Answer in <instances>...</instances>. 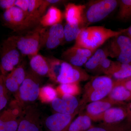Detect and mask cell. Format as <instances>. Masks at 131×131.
I'll return each mask as SVG.
<instances>
[{
    "mask_svg": "<svg viewBox=\"0 0 131 131\" xmlns=\"http://www.w3.org/2000/svg\"><path fill=\"white\" fill-rule=\"evenodd\" d=\"M107 75L115 81H122L131 78V62L123 63L114 62L111 70Z\"/></svg>",
    "mask_w": 131,
    "mask_h": 131,
    "instance_id": "obj_20",
    "label": "cell"
},
{
    "mask_svg": "<svg viewBox=\"0 0 131 131\" xmlns=\"http://www.w3.org/2000/svg\"><path fill=\"white\" fill-rule=\"evenodd\" d=\"M63 14L61 10L57 8L52 6L49 8L46 13L40 19V24L45 27L51 26L61 24Z\"/></svg>",
    "mask_w": 131,
    "mask_h": 131,
    "instance_id": "obj_23",
    "label": "cell"
},
{
    "mask_svg": "<svg viewBox=\"0 0 131 131\" xmlns=\"http://www.w3.org/2000/svg\"><path fill=\"white\" fill-rule=\"evenodd\" d=\"M92 119L86 114H81L70 124L68 131H86L93 126Z\"/></svg>",
    "mask_w": 131,
    "mask_h": 131,
    "instance_id": "obj_24",
    "label": "cell"
},
{
    "mask_svg": "<svg viewBox=\"0 0 131 131\" xmlns=\"http://www.w3.org/2000/svg\"><path fill=\"white\" fill-rule=\"evenodd\" d=\"M9 91L5 86L4 76L0 75V112L4 109L9 100Z\"/></svg>",
    "mask_w": 131,
    "mask_h": 131,
    "instance_id": "obj_32",
    "label": "cell"
},
{
    "mask_svg": "<svg viewBox=\"0 0 131 131\" xmlns=\"http://www.w3.org/2000/svg\"><path fill=\"white\" fill-rule=\"evenodd\" d=\"M30 58L31 71L40 77L48 76L49 68L47 58L38 54L30 57Z\"/></svg>",
    "mask_w": 131,
    "mask_h": 131,
    "instance_id": "obj_19",
    "label": "cell"
},
{
    "mask_svg": "<svg viewBox=\"0 0 131 131\" xmlns=\"http://www.w3.org/2000/svg\"><path fill=\"white\" fill-rule=\"evenodd\" d=\"M114 81L108 75L92 78L84 86V93L80 102L81 108L87 103L104 99L112 89Z\"/></svg>",
    "mask_w": 131,
    "mask_h": 131,
    "instance_id": "obj_3",
    "label": "cell"
},
{
    "mask_svg": "<svg viewBox=\"0 0 131 131\" xmlns=\"http://www.w3.org/2000/svg\"><path fill=\"white\" fill-rule=\"evenodd\" d=\"M126 107L127 112L126 122L127 124L131 126V101L127 105Z\"/></svg>",
    "mask_w": 131,
    "mask_h": 131,
    "instance_id": "obj_38",
    "label": "cell"
},
{
    "mask_svg": "<svg viewBox=\"0 0 131 131\" xmlns=\"http://www.w3.org/2000/svg\"><path fill=\"white\" fill-rule=\"evenodd\" d=\"M127 117L126 107H113L107 110L101 115L98 121H102L104 124L115 125L123 123Z\"/></svg>",
    "mask_w": 131,
    "mask_h": 131,
    "instance_id": "obj_18",
    "label": "cell"
},
{
    "mask_svg": "<svg viewBox=\"0 0 131 131\" xmlns=\"http://www.w3.org/2000/svg\"><path fill=\"white\" fill-rule=\"evenodd\" d=\"M15 0H0V8L7 10L15 6Z\"/></svg>",
    "mask_w": 131,
    "mask_h": 131,
    "instance_id": "obj_36",
    "label": "cell"
},
{
    "mask_svg": "<svg viewBox=\"0 0 131 131\" xmlns=\"http://www.w3.org/2000/svg\"><path fill=\"white\" fill-rule=\"evenodd\" d=\"M126 122L115 125L102 123L98 126H93L86 131H122L131 128Z\"/></svg>",
    "mask_w": 131,
    "mask_h": 131,
    "instance_id": "obj_28",
    "label": "cell"
},
{
    "mask_svg": "<svg viewBox=\"0 0 131 131\" xmlns=\"http://www.w3.org/2000/svg\"><path fill=\"white\" fill-rule=\"evenodd\" d=\"M79 83L75 82L60 84L56 89L58 95L59 97L64 95L74 96L78 95L81 91Z\"/></svg>",
    "mask_w": 131,
    "mask_h": 131,
    "instance_id": "obj_27",
    "label": "cell"
},
{
    "mask_svg": "<svg viewBox=\"0 0 131 131\" xmlns=\"http://www.w3.org/2000/svg\"><path fill=\"white\" fill-rule=\"evenodd\" d=\"M21 55L9 38L4 40L0 49L1 74L6 75L19 65L21 61Z\"/></svg>",
    "mask_w": 131,
    "mask_h": 131,
    "instance_id": "obj_6",
    "label": "cell"
},
{
    "mask_svg": "<svg viewBox=\"0 0 131 131\" xmlns=\"http://www.w3.org/2000/svg\"><path fill=\"white\" fill-rule=\"evenodd\" d=\"M2 17L5 25L14 30H24L32 26L24 12L15 6L5 10Z\"/></svg>",
    "mask_w": 131,
    "mask_h": 131,
    "instance_id": "obj_10",
    "label": "cell"
},
{
    "mask_svg": "<svg viewBox=\"0 0 131 131\" xmlns=\"http://www.w3.org/2000/svg\"><path fill=\"white\" fill-rule=\"evenodd\" d=\"M43 121L40 110L35 104L22 110L17 131H42Z\"/></svg>",
    "mask_w": 131,
    "mask_h": 131,
    "instance_id": "obj_8",
    "label": "cell"
},
{
    "mask_svg": "<svg viewBox=\"0 0 131 131\" xmlns=\"http://www.w3.org/2000/svg\"><path fill=\"white\" fill-rule=\"evenodd\" d=\"M107 49L108 56L121 63L131 62V39L121 35L113 38Z\"/></svg>",
    "mask_w": 131,
    "mask_h": 131,
    "instance_id": "obj_7",
    "label": "cell"
},
{
    "mask_svg": "<svg viewBox=\"0 0 131 131\" xmlns=\"http://www.w3.org/2000/svg\"><path fill=\"white\" fill-rule=\"evenodd\" d=\"M43 32L45 35L57 39L62 42L64 39V27L61 24L51 26L46 32H45L44 30Z\"/></svg>",
    "mask_w": 131,
    "mask_h": 131,
    "instance_id": "obj_31",
    "label": "cell"
},
{
    "mask_svg": "<svg viewBox=\"0 0 131 131\" xmlns=\"http://www.w3.org/2000/svg\"><path fill=\"white\" fill-rule=\"evenodd\" d=\"M47 59L49 68L48 77L52 81L57 83V79L61 72L63 60L54 57Z\"/></svg>",
    "mask_w": 131,
    "mask_h": 131,
    "instance_id": "obj_26",
    "label": "cell"
},
{
    "mask_svg": "<svg viewBox=\"0 0 131 131\" xmlns=\"http://www.w3.org/2000/svg\"><path fill=\"white\" fill-rule=\"evenodd\" d=\"M78 113L71 115L56 113L43 121L42 131H68L70 124Z\"/></svg>",
    "mask_w": 131,
    "mask_h": 131,
    "instance_id": "obj_11",
    "label": "cell"
},
{
    "mask_svg": "<svg viewBox=\"0 0 131 131\" xmlns=\"http://www.w3.org/2000/svg\"><path fill=\"white\" fill-rule=\"evenodd\" d=\"M124 105L115 101L109 98L90 102L86 106L85 114L89 116L92 121H97L99 117L110 108L115 106Z\"/></svg>",
    "mask_w": 131,
    "mask_h": 131,
    "instance_id": "obj_14",
    "label": "cell"
},
{
    "mask_svg": "<svg viewBox=\"0 0 131 131\" xmlns=\"http://www.w3.org/2000/svg\"><path fill=\"white\" fill-rule=\"evenodd\" d=\"M122 131H131V128L129 129H126V130H124Z\"/></svg>",
    "mask_w": 131,
    "mask_h": 131,
    "instance_id": "obj_41",
    "label": "cell"
},
{
    "mask_svg": "<svg viewBox=\"0 0 131 131\" xmlns=\"http://www.w3.org/2000/svg\"><path fill=\"white\" fill-rule=\"evenodd\" d=\"M83 28L81 26L71 25L66 23L64 27V39L67 42L75 40Z\"/></svg>",
    "mask_w": 131,
    "mask_h": 131,
    "instance_id": "obj_30",
    "label": "cell"
},
{
    "mask_svg": "<svg viewBox=\"0 0 131 131\" xmlns=\"http://www.w3.org/2000/svg\"><path fill=\"white\" fill-rule=\"evenodd\" d=\"M0 131H7L4 122L0 118Z\"/></svg>",
    "mask_w": 131,
    "mask_h": 131,
    "instance_id": "obj_39",
    "label": "cell"
},
{
    "mask_svg": "<svg viewBox=\"0 0 131 131\" xmlns=\"http://www.w3.org/2000/svg\"><path fill=\"white\" fill-rule=\"evenodd\" d=\"M85 5H77L69 3L66 5L64 12V17L66 23L71 25L81 26L84 23Z\"/></svg>",
    "mask_w": 131,
    "mask_h": 131,
    "instance_id": "obj_17",
    "label": "cell"
},
{
    "mask_svg": "<svg viewBox=\"0 0 131 131\" xmlns=\"http://www.w3.org/2000/svg\"><path fill=\"white\" fill-rule=\"evenodd\" d=\"M119 9L117 18L122 21L131 19V0L119 1Z\"/></svg>",
    "mask_w": 131,
    "mask_h": 131,
    "instance_id": "obj_29",
    "label": "cell"
},
{
    "mask_svg": "<svg viewBox=\"0 0 131 131\" xmlns=\"http://www.w3.org/2000/svg\"><path fill=\"white\" fill-rule=\"evenodd\" d=\"M63 1L59 0H43L42 4L38 10L39 15L40 16H42L45 12L47 8L50 5L58 4Z\"/></svg>",
    "mask_w": 131,
    "mask_h": 131,
    "instance_id": "obj_34",
    "label": "cell"
},
{
    "mask_svg": "<svg viewBox=\"0 0 131 131\" xmlns=\"http://www.w3.org/2000/svg\"><path fill=\"white\" fill-rule=\"evenodd\" d=\"M26 72L24 64H20L9 74L4 76L5 86L9 93L15 95L25 78Z\"/></svg>",
    "mask_w": 131,
    "mask_h": 131,
    "instance_id": "obj_16",
    "label": "cell"
},
{
    "mask_svg": "<svg viewBox=\"0 0 131 131\" xmlns=\"http://www.w3.org/2000/svg\"><path fill=\"white\" fill-rule=\"evenodd\" d=\"M94 52L89 49L73 46L64 52L62 57L63 61L81 68L85 65Z\"/></svg>",
    "mask_w": 131,
    "mask_h": 131,
    "instance_id": "obj_13",
    "label": "cell"
},
{
    "mask_svg": "<svg viewBox=\"0 0 131 131\" xmlns=\"http://www.w3.org/2000/svg\"><path fill=\"white\" fill-rule=\"evenodd\" d=\"M108 56L106 49H97L84 65L86 70L91 73L98 72L101 64Z\"/></svg>",
    "mask_w": 131,
    "mask_h": 131,
    "instance_id": "obj_21",
    "label": "cell"
},
{
    "mask_svg": "<svg viewBox=\"0 0 131 131\" xmlns=\"http://www.w3.org/2000/svg\"><path fill=\"white\" fill-rule=\"evenodd\" d=\"M119 84L124 86L127 89L131 91V78L122 81H116Z\"/></svg>",
    "mask_w": 131,
    "mask_h": 131,
    "instance_id": "obj_37",
    "label": "cell"
},
{
    "mask_svg": "<svg viewBox=\"0 0 131 131\" xmlns=\"http://www.w3.org/2000/svg\"><path fill=\"white\" fill-rule=\"evenodd\" d=\"M41 80L40 77L31 71L26 72L25 78L14 95L15 103L22 109L35 104L38 98Z\"/></svg>",
    "mask_w": 131,
    "mask_h": 131,
    "instance_id": "obj_2",
    "label": "cell"
},
{
    "mask_svg": "<svg viewBox=\"0 0 131 131\" xmlns=\"http://www.w3.org/2000/svg\"><path fill=\"white\" fill-rule=\"evenodd\" d=\"M126 28L113 30L101 26L83 27L75 40L74 46L95 52L108 39L125 33Z\"/></svg>",
    "mask_w": 131,
    "mask_h": 131,
    "instance_id": "obj_1",
    "label": "cell"
},
{
    "mask_svg": "<svg viewBox=\"0 0 131 131\" xmlns=\"http://www.w3.org/2000/svg\"><path fill=\"white\" fill-rule=\"evenodd\" d=\"M15 6L23 11L27 18L28 16V0H16Z\"/></svg>",
    "mask_w": 131,
    "mask_h": 131,
    "instance_id": "obj_35",
    "label": "cell"
},
{
    "mask_svg": "<svg viewBox=\"0 0 131 131\" xmlns=\"http://www.w3.org/2000/svg\"><path fill=\"white\" fill-rule=\"evenodd\" d=\"M114 62L109 59L106 58L101 64L98 72L104 73L107 75L112 67Z\"/></svg>",
    "mask_w": 131,
    "mask_h": 131,
    "instance_id": "obj_33",
    "label": "cell"
},
{
    "mask_svg": "<svg viewBox=\"0 0 131 131\" xmlns=\"http://www.w3.org/2000/svg\"><path fill=\"white\" fill-rule=\"evenodd\" d=\"M58 96L56 89L51 85H46L40 88L38 98L42 103H51Z\"/></svg>",
    "mask_w": 131,
    "mask_h": 131,
    "instance_id": "obj_25",
    "label": "cell"
},
{
    "mask_svg": "<svg viewBox=\"0 0 131 131\" xmlns=\"http://www.w3.org/2000/svg\"><path fill=\"white\" fill-rule=\"evenodd\" d=\"M42 30L38 27L25 35L9 38L21 55L31 57L38 54L39 51Z\"/></svg>",
    "mask_w": 131,
    "mask_h": 131,
    "instance_id": "obj_5",
    "label": "cell"
},
{
    "mask_svg": "<svg viewBox=\"0 0 131 131\" xmlns=\"http://www.w3.org/2000/svg\"><path fill=\"white\" fill-rule=\"evenodd\" d=\"M118 4L116 0L91 1L84 11V22L92 24L101 21L113 12Z\"/></svg>",
    "mask_w": 131,
    "mask_h": 131,
    "instance_id": "obj_4",
    "label": "cell"
},
{
    "mask_svg": "<svg viewBox=\"0 0 131 131\" xmlns=\"http://www.w3.org/2000/svg\"><path fill=\"white\" fill-rule=\"evenodd\" d=\"M51 106L56 113L71 115L80 113V102L75 96L64 95L57 97L51 102Z\"/></svg>",
    "mask_w": 131,
    "mask_h": 131,
    "instance_id": "obj_12",
    "label": "cell"
},
{
    "mask_svg": "<svg viewBox=\"0 0 131 131\" xmlns=\"http://www.w3.org/2000/svg\"><path fill=\"white\" fill-rule=\"evenodd\" d=\"M86 71L81 67H77L63 60L61 72L57 83H79L90 78Z\"/></svg>",
    "mask_w": 131,
    "mask_h": 131,
    "instance_id": "obj_9",
    "label": "cell"
},
{
    "mask_svg": "<svg viewBox=\"0 0 131 131\" xmlns=\"http://www.w3.org/2000/svg\"><path fill=\"white\" fill-rule=\"evenodd\" d=\"M23 109L13 101L11 107L5 110L0 114V118L4 122L7 131H17L20 118Z\"/></svg>",
    "mask_w": 131,
    "mask_h": 131,
    "instance_id": "obj_15",
    "label": "cell"
},
{
    "mask_svg": "<svg viewBox=\"0 0 131 131\" xmlns=\"http://www.w3.org/2000/svg\"><path fill=\"white\" fill-rule=\"evenodd\" d=\"M125 33H126L128 37L131 39V26L128 28H126V31Z\"/></svg>",
    "mask_w": 131,
    "mask_h": 131,
    "instance_id": "obj_40",
    "label": "cell"
},
{
    "mask_svg": "<svg viewBox=\"0 0 131 131\" xmlns=\"http://www.w3.org/2000/svg\"><path fill=\"white\" fill-rule=\"evenodd\" d=\"M108 98L124 105L125 102L131 101V91L114 81L113 87L108 94Z\"/></svg>",
    "mask_w": 131,
    "mask_h": 131,
    "instance_id": "obj_22",
    "label": "cell"
}]
</instances>
